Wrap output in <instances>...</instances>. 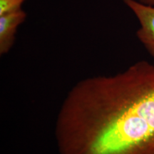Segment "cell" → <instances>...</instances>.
I'll use <instances>...</instances> for the list:
<instances>
[{
    "mask_svg": "<svg viewBox=\"0 0 154 154\" xmlns=\"http://www.w3.org/2000/svg\"><path fill=\"white\" fill-rule=\"evenodd\" d=\"M54 134L59 154H154V65L138 61L77 82Z\"/></svg>",
    "mask_w": 154,
    "mask_h": 154,
    "instance_id": "6da1fadb",
    "label": "cell"
},
{
    "mask_svg": "<svg viewBox=\"0 0 154 154\" xmlns=\"http://www.w3.org/2000/svg\"><path fill=\"white\" fill-rule=\"evenodd\" d=\"M26 19L22 9L0 15V54L9 53L15 42L17 29Z\"/></svg>",
    "mask_w": 154,
    "mask_h": 154,
    "instance_id": "3957f363",
    "label": "cell"
},
{
    "mask_svg": "<svg viewBox=\"0 0 154 154\" xmlns=\"http://www.w3.org/2000/svg\"><path fill=\"white\" fill-rule=\"evenodd\" d=\"M137 1L142 4H144V5L154 7V0H137Z\"/></svg>",
    "mask_w": 154,
    "mask_h": 154,
    "instance_id": "5b68a950",
    "label": "cell"
},
{
    "mask_svg": "<svg viewBox=\"0 0 154 154\" xmlns=\"http://www.w3.org/2000/svg\"><path fill=\"white\" fill-rule=\"evenodd\" d=\"M139 22L136 35L149 54L154 59V7L137 0H123Z\"/></svg>",
    "mask_w": 154,
    "mask_h": 154,
    "instance_id": "7a4b0ae2",
    "label": "cell"
},
{
    "mask_svg": "<svg viewBox=\"0 0 154 154\" xmlns=\"http://www.w3.org/2000/svg\"><path fill=\"white\" fill-rule=\"evenodd\" d=\"M25 0H0V15L22 9Z\"/></svg>",
    "mask_w": 154,
    "mask_h": 154,
    "instance_id": "277c9868",
    "label": "cell"
}]
</instances>
